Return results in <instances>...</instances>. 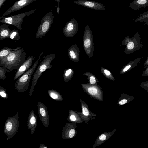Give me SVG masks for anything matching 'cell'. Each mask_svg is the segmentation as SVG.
<instances>
[{"label":"cell","instance_id":"1","mask_svg":"<svg viewBox=\"0 0 148 148\" xmlns=\"http://www.w3.org/2000/svg\"><path fill=\"white\" fill-rule=\"evenodd\" d=\"M26 53L21 48L0 58V66L5 67L11 72L18 69L25 60Z\"/></svg>","mask_w":148,"mask_h":148},{"label":"cell","instance_id":"2","mask_svg":"<svg viewBox=\"0 0 148 148\" xmlns=\"http://www.w3.org/2000/svg\"><path fill=\"white\" fill-rule=\"evenodd\" d=\"M56 56V54L55 53H51L45 56L40 63L33 77L32 84L29 91L30 97L32 94L38 79L42 75V73L46 70L53 67V66L51 64V63Z\"/></svg>","mask_w":148,"mask_h":148},{"label":"cell","instance_id":"3","mask_svg":"<svg viewBox=\"0 0 148 148\" xmlns=\"http://www.w3.org/2000/svg\"><path fill=\"white\" fill-rule=\"evenodd\" d=\"M39 60H37L32 67L19 77L15 83V88L18 92L22 93L28 90L32 76L37 66Z\"/></svg>","mask_w":148,"mask_h":148},{"label":"cell","instance_id":"4","mask_svg":"<svg viewBox=\"0 0 148 148\" xmlns=\"http://www.w3.org/2000/svg\"><path fill=\"white\" fill-rule=\"evenodd\" d=\"M141 38V36L138 32H136L134 35L131 38L129 36H126L121 45L126 46L125 53L127 55H129L141 49L143 46L140 40Z\"/></svg>","mask_w":148,"mask_h":148},{"label":"cell","instance_id":"5","mask_svg":"<svg viewBox=\"0 0 148 148\" xmlns=\"http://www.w3.org/2000/svg\"><path fill=\"white\" fill-rule=\"evenodd\" d=\"M19 114L17 112L12 117H8L4 127L3 132L7 137V140L11 139L17 132L19 127Z\"/></svg>","mask_w":148,"mask_h":148},{"label":"cell","instance_id":"6","mask_svg":"<svg viewBox=\"0 0 148 148\" xmlns=\"http://www.w3.org/2000/svg\"><path fill=\"white\" fill-rule=\"evenodd\" d=\"M54 18L52 11L47 13L43 16L36 32V38H42L45 36L49 30L53 22Z\"/></svg>","mask_w":148,"mask_h":148},{"label":"cell","instance_id":"7","mask_svg":"<svg viewBox=\"0 0 148 148\" xmlns=\"http://www.w3.org/2000/svg\"><path fill=\"white\" fill-rule=\"evenodd\" d=\"M36 9H34L29 11L21 13L16 15L8 17H1L0 22L3 23H6L8 24L12 25L18 29L22 30L21 27V24L23 21L25 17L27 16H28L34 13Z\"/></svg>","mask_w":148,"mask_h":148},{"label":"cell","instance_id":"8","mask_svg":"<svg viewBox=\"0 0 148 148\" xmlns=\"http://www.w3.org/2000/svg\"><path fill=\"white\" fill-rule=\"evenodd\" d=\"M83 88L86 93L91 97L100 101H103V96L101 89L97 86L84 84Z\"/></svg>","mask_w":148,"mask_h":148},{"label":"cell","instance_id":"9","mask_svg":"<svg viewBox=\"0 0 148 148\" xmlns=\"http://www.w3.org/2000/svg\"><path fill=\"white\" fill-rule=\"evenodd\" d=\"M79 101L81 103L82 112H79L76 111L84 120L85 123L87 124L88 121L93 120L96 114L91 111L87 105L83 100L79 99Z\"/></svg>","mask_w":148,"mask_h":148},{"label":"cell","instance_id":"10","mask_svg":"<svg viewBox=\"0 0 148 148\" xmlns=\"http://www.w3.org/2000/svg\"><path fill=\"white\" fill-rule=\"evenodd\" d=\"M37 109L41 121L43 125L47 128L49 125V118L46 106L38 101L37 104Z\"/></svg>","mask_w":148,"mask_h":148},{"label":"cell","instance_id":"11","mask_svg":"<svg viewBox=\"0 0 148 148\" xmlns=\"http://www.w3.org/2000/svg\"><path fill=\"white\" fill-rule=\"evenodd\" d=\"M35 58V57L33 55L28 57L23 64L17 69L14 77V80L18 79L32 67V62Z\"/></svg>","mask_w":148,"mask_h":148},{"label":"cell","instance_id":"12","mask_svg":"<svg viewBox=\"0 0 148 148\" xmlns=\"http://www.w3.org/2000/svg\"><path fill=\"white\" fill-rule=\"evenodd\" d=\"M76 123L70 122L68 123L63 127L62 136L63 138L69 139L73 138L77 134L76 130Z\"/></svg>","mask_w":148,"mask_h":148},{"label":"cell","instance_id":"13","mask_svg":"<svg viewBox=\"0 0 148 148\" xmlns=\"http://www.w3.org/2000/svg\"><path fill=\"white\" fill-rule=\"evenodd\" d=\"M36 0H20L16 1L12 6L3 13V16H6L12 12L18 11Z\"/></svg>","mask_w":148,"mask_h":148},{"label":"cell","instance_id":"14","mask_svg":"<svg viewBox=\"0 0 148 148\" xmlns=\"http://www.w3.org/2000/svg\"><path fill=\"white\" fill-rule=\"evenodd\" d=\"M73 2L83 6L96 10H103L105 6L103 4L95 1L85 0L73 1Z\"/></svg>","mask_w":148,"mask_h":148},{"label":"cell","instance_id":"15","mask_svg":"<svg viewBox=\"0 0 148 148\" xmlns=\"http://www.w3.org/2000/svg\"><path fill=\"white\" fill-rule=\"evenodd\" d=\"M78 23L76 20L73 18L68 21L63 28V32L67 37L75 32L78 29Z\"/></svg>","mask_w":148,"mask_h":148},{"label":"cell","instance_id":"16","mask_svg":"<svg viewBox=\"0 0 148 148\" xmlns=\"http://www.w3.org/2000/svg\"><path fill=\"white\" fill-rule=\"evenodd\" d=\"M37 117L34 111L32 110L29 115L27 121V127L31 134H33L37 126Z\"/></svg>","mask_w":148,"mask_h":148},{"label":"cell","instance_id":"17","mask_svg":"<svg viewBox=\"0 0 148 148\" xmlns=\"http://www.w3.org/2000/svg\"><path fill=\"white\" fill-rule=\"evenodd\" d=\"M143 57L138 58L131 61L126 64L120 71V73L123 74L130 71L137 66L138 64L142 60Z\"/></svg>","mask_w":148,"mask_h":148},{"label":"cell","instance_id":"18","mask_svg":"<svg viewBox=\"0 0 148 148\" xmlns=\"http://www.w3.org/2000/svg\"><path fill=\"white\" fill-rule=\"evenodd\" d=\"M116 130L115 129L111 132H106L101 134L97 138L93 145V148L99 145L109 139L113 134Z\"/></svg>","mask_w":148,"mask_h":148},{"label":"cell","instance_id":"19","mask_svg":"<svg viewBox=\"0 0 148 148\" xmlns=\"http://www.w3.org/2000/svg\"><path fill=\"white\" fill-rule=\"evenodd\" d=\"M148 6V0H134L130 3L128 7L134 10H139Z\"/></svg>","mask_w":148,"mask_h":148},{"label":"cell","instance_id":"20","mask_svg":"<svg viewBox=\"0 0 148 148\" xmlns=\"http://www.w3.org/2000/svg\"><path fill=\"white\" fill-rule=\"evenodd\" d=\"M67 120L69 122L75 123H81L84 121L76 111L75 112L71 110H69V114Z\"/></svg>","mask_w":148,"mask_h":148},{"label":"cell","instance_id":"21","mask_svg":"<svg viewBox=\"0 0 148 148\" xmlns=\"http://www.w3.org/2000/svg\"><path fill=\"white\" fill-rule=\"evenodd\" d=\"M11 30L8 24L4 23L0 26V40L9 38Z\"/></svg>","mask_w":148,"mask_h":148},{"label":"cell","instance_id":"22","mask_svg":"<svg viewBox=\"0 0 148 148\" xmlns=\"http://www.w3.org/2000/svg\"><path fill=\"white\" fill-rule=\"evenodd\" d=\"M134 99V96L124 93H122L119 97L117 104L119 106L129 103Z\"/></svg>","mask_w":148,"mask_h":148},{"label":"cell","instance_id":"23","mask_svg":"<svg viewBox=\"0 0 148 148\" xmlns=\"http://www.w3.org/2000/svg\"><path fill=\"white\" fill-rule=\"evenodd\" d=\"M134 22H145V25H148V11L139 14L134 19Z\"/></svg>","mask_w":148,"mask_h":148},{"label":"cell","instance_id":"24","mask_svg":"<svg viewBox=\"0 0 148 148\" xmlns=\"http://www.w3.org/2000/svg\"><path fill=\"white\" fill-rule=\"evenodd\" d=\"M48 93L50 97L54 100L58 101L63 100L61 94L55 90L49 89L48 91Z\"/></svg>","mask_w":148,"mask_h":148},{"label":"cell","instance_id":"25","mask_svg":"<svg viewBox=\"0 0 148 148\" xmlns=\"http://www.w3.org/2000/svg\"><path fill=\"white\" fill-rule=\"evenodd\" d=\"M21 48V47L19 46L14 49L9 47H4L0 51V58L4 57L11 53Z\"/></svg>","mask_w":148,"mask_h":148},{"label":"cell","instance_id":"26","mask_svg":"<svg viewBox=\"0 0 148 148\" xmlns=\"http://www.w3.org/2000/svg\"><path fill=\"white\" fill-rule=\"evenodd\" d=\"M9 38L14 41H18L21 37L18 31L16 29L11 30Z\"/></svg>","mask_w":148,"mask_h":148},{"label":"cell","instance_id":"27","mask_svg":"<svg viewBox=\"0 0 148 148\" xmlns=\"http://www.w3.org/2000/svg\"><path fill=\"white\" fill-rule=\"evenodd\" d=\"M6 72L10 73L11 72L5 67L0 66V79L3 80L6 78Z\"/></svg>","mask_w":148,"mask_h":148},{"label":"cell","instance_id":"28","mask_svg":"<svg viewBox=\"0 0 148 148\" xmlns=\"http://www.w3.org/2000/svg\"><path fill=\"white\" fill-rule=\"evenodd\" d=\"M0 96L1 97L7 99L8 96L6 90L1 86H0Z\"/></svg>","mask_w":148,"mask_h":148},{"label":"cell","instance_id":"29","mask_svg":"<svg viewBox=\"0 0 148 148\" xmlns=\"http://www.w3.org/2000/svg\"><path fill=\"white\" fill-rule=\"evenodd\" d=\"M140 86L141 87L146 90L148 92V81L142 82L140 84Z\"/></svg>","mask_w":148,"mask_h":148},{"label":"cell","instance_id":"30","mask_svg":"<svg viewBox=\"0 0 148 148\" xmlns=\"http://www.w3.org/2000/svg\"><path fill=\"white\" fill-rule=\"evenodd\" d=\"M91 41L89 39L87 38L85 39L84 42L85 47L86 48L90 47L91 45Z\"/></svg>","mask_w":148,"mask_h":148},{"label":"cell","instance_id":"31","mask_svg":"<svg viewBox=\"0 0 148 148\" xmlns=\"http://www.w3.org/2000/svg\"><path fill=\"white\" fill-rule=\"evenodd\" d=\"M72 72V70L71 69H69L66 71L64 73V78L65 82H66V80L67 77L69 76V75H70L71 72Z\"/></svg>","mask_w":148,"mask_h":148},{"label":"cell","instance_id":"32","mask_svg":"<svg viewBox=\"0 0 148 148\" xmlns=\"http://www.w3.org/2000/svg\"><path fill=\"white\" fill-rule=\"evenodd\" d=\"M90 82L91 84H95L96 82V80L93 76H91L90 77L89 79Z\"/></svg>","mask_w":148,"mask_h":148},{"label":"cell","instance_id":"33","mask_svg":"<svg viewBox=\"0 0 148 148\" xmlns=\"http://www.w3.org/2000/svg\"><path fill=\"white\" fill-rule=\"evenodd\" d=\"M142 76H148V66L145 68V69L143 71Z\"/></svg>","mask_w":148,"mask_h":148},{"label":"cell","instance_id":"34","mask_svg":"<svg viewBox=\"0 0 148 148\" xmlns=\"http://www.w3.org/2000/svg\"><path fill=\"white\" fill-rule=\"evenodd\" d=\"M69 55L70 57L73 59H75L76 58V56L75 54L72 50H71L69 52Z\"/></svg>","mask_w":148,"mask_h":148},{"label":"cell","instance_id":"35","mask_svg":"<svg viewBox=\"0 0 148 148\" xmlns=\"http://www.w3.org/2000/svg\"><path fill=\"white\" fill-rule=\"evenodd\" d=\"M143 66L146 68L148 66V56L145 61L143 64Z\"/></svg>","mask_w":148,"mask_h":148},{"label":"cell","instance_id":"36","mask_svg":"<svg viewBox=\"0 0 148 148\" xmlns=\"http://www.w3.org/2000/svg\"><path fill=\"white\" fill-rule=\"evenodd\" d=\"M6 0H0V8L3 6Z\"/></svg>","mask_w":148,"mask_h":148},{"label":"cell","instance_id":"37","mask_svg":"<svg viewBox=\"0 0 148 148\" xmlns=\"http://www.w3.org/2000/svg\"><path fill=\"white\" fill-rule=\"evenodd\" d=\"M104 72L105 74L107 75H110L111 74L110 72L107 70H105Z\"/></svg>","mask_w":148,"mask_h":148},{"label":"cell","instance_id":"38","mask_svg":"<svg viewBox=\"0 0 148 148\" xmlns=\"http://www.w3.org/2000/svg\"><path fill=\"white\" fill-rule=\"evenodd\" d=\"M39 148H47V147L44 144H41L40 145Z\"/></svg>","mask_w":148,"mask_h":148},{"label":"cell","instance_id":"39","mask_svg":"<svg viewBox=\"0 0 148 148\" xmlns=\"http://www.w3.org/2000/svg\"><path fill=\"white\" fill-rule=\"evenodd\" d=\"M56 1H57L58 3V7H60V0H55Z\"/></svg>","mask_w":148,"mask_h":148}]
</instances>
